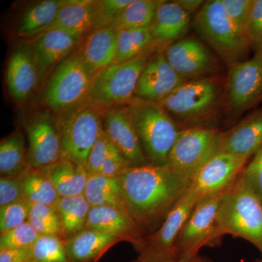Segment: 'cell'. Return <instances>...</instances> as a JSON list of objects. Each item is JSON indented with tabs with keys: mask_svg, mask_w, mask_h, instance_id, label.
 I'll list each match as a JSON object with an SVG mask.
<instances>
[{
	"mask_svg": "<svg viewBox=\"0 0 262 262\" xmlns=\"http://www.w3.org/2000/svg\"><path fill=\"white\" fill-rule=\"evenodd\" d=\"M224 192L203 196L196 203L176 242L177 260L192 259L199 256L202 248L214 246L220 242L216 217Z\"/></svg>",
	"mask_w": 262,
	"mask_h": 262,
	"instance_id": "9c48e42d",
	"label": "cell"
},
{
	"mask_svg": "<svg viewBox=\"0 0 262 262\" xmlns=\"http://www.w3.org/2000/svg\"><path fill=\"white\" fill-rule=\"evenodd\" d=\"M185 81L172 68L164 52L160 51L151 57L143 71L136 88L135 97L159 102Z\"/></svg>",
	"mask_w": 262,
	"mask_h": 262,
	"instance_id": "2e32d148",
	"label": "cell"
},
{
	"mask_svg": "<svg viewBox=\"0 0 262 262\" xmlns=\"http://www.w3.org/2000/svg\"><path fill=\"white\" fill-rule=\"evenodd\" d=\"M250 47L254 52L262 50V0H253L247 29Z\"/></svg>",
	"mask_w": 262,
	"mask_h": 262,
	"instance_id": "60d3db41",
	"label": "cell"
},
{
	"mask_svg": "<svg viewBox=\"0 0 262 262\" xmlns=\"http://www.w3.org/2000/svg\"><path fill=\"white\" fill-rule=\"evenodd\" d=\"M101 108L85 101L57 113L62 158L86 167L90 151L103 130Z\"/></svg>",
	"mask_w": 262,
	"mask_h": 262,
	"instance_id": "277c9868",
	"label": "cell"
},
{
	"mask_svg": "<svg viewBox=\"0 0 262 262\" xmlns=\"http://www.w3.org/2000/svg\"><path fill=\"white\" fill-rule=\"evenodd\" d=\"M260 262H262V259L261 260V261H260Z\"/></svg>",
	"mask_w": 262,
	"mask_h": 262,
	"instance_id": "c3c4849f",
	"label": "cell"
},
{
	"mask_svg": "<svg viewBox=\"0 0 262 262\" xmlns=\"http://www.w3.org/2000/svg\"><path fill=\"white\" fill-rule=\"evenodd\" d=\"M21 177L0 179V208L24 199Z\"/></svg>",
	"mask_w": 262,
	"mask_h": 262,
	"instance_id": "7bdbcfd3",
	"label": "cell"
},
{
	"mask_svg": "<svg viewBox=\"0 0 262 262\" xmlns=\"http://www.w3.org/2000/svg\"><path fill=\"white\" fill-rule=\"evenodd\" d=\"M262 146V107L222 133L220 151L248 160Z\"/></svg>",
	"mask_w": 262,
	"mask_h": 262,
	"instance_id": "44dd1931",
	"label": "cell"
},
{
	"mask_svg": "<svg viewBox=\"0 0 262 262\" xmlns=\"http://www.w3.org/2000/svg\"><path fill=\"white\" fill-rule=\"evenodd\" d=\"M80 42V39L73 36L56 29L39 34L32 45V48L39 82L72 53Z\"/></svg>",
	"mask_w": 262,
	"mask_h": 262,
	"instance_id": "d6986e66",
	"label": "cell"
},
{
	"mask_svg": "<svg viewBox=\"0 0 262 262\" xmlns=\"http://www.w3.org/2000/svg\"><path fill=\"white\" fill-rule=\"evenodd\" d=\"M98 72L92 70L78 49L71 53L54 70L45 89V103L58 113L88 101Z\"/></svg>",
	"mask_w": 262,
	"mask_h": 262,
	"instance_id": "5b68a950",
	"label": "cell"
},
{
	"mask_svg": "<svg viewBox=\"0 0 262 262\" xmlns=\"http://www.w3.org/2000/svg\"><path fill=\"white\" fill-rule=\"evenodd\" d=\"M31 203L25 199L0 208V233H7L28 222Z\"/></svg>",
	"mask_w": 262,
	"mask_h": 262,
	"instance_id": "8d00e7d4",
	"label": "cell"
},
{
	"mask_svg": "<svg viewBox=\"0 0 262 262\" xmlns=\"http://www.w3.org/2000/svg\"><path fill=\"white\" fill-rule=\"evenodd\" d=\"M0 262H33L32 248L0 250Z\"/></svg>",
	"mask_w": 262,
	"mask_h": 262,
	"instance_id": "f6af8a7d",
	"label": "cell"
},
{
	"mask_svg": "<svg viewBox=\"0 0 262 262\" xmlns=\"http://www.w3.org/2000/svg\"><path fill=\"white\" fill-rule=\"evenodd\" d=\"M160 1L133 0L113 25L115 31L149 28L152 25Z\"/></svg>",
	"mask_w": 262,
	"mask_h": 262,
	"instance_id": "1f68e13d",
	"label": "cell"
},
{
	"mask_svg": "<svg viewBox=\"0 0 262 262\" xmlns=\"http://www.w3.org/2000/svg\"><path fill=\"white\" fill-rule=\"evenodd\" d=\"M55 208L61 218L62 238L64 241L85 229L91 206L84 194L60 198Z\"/></svg>",
	"mask_w": 262,
	"mask_h": 262,
	"instance_id": "83f0119b",
	"label": "cell"
},
{
	"mask_svg": "<svg viewBox=\"0 0 262 262\" xmlns=\"http://www.w3.org/2000/svg\"><path fill=\"white\" fill-rule=\"evenodd\" d=\"M155 48L153 45L135 58L113 63L98 72L88 101L101 108L130 103L135 98L138 82Z\"/></svg>",
	"mask_w": 262,
	"mask_h": 262,
	"instance_id": "8992f818",
	"label": "cell"
},
{
	"mask_svg": "<svg viewBox=\"0 0 262 262\" xmlns=\"http://www.w3.org/2000/svg\"><path fill=\"white\" fill-rule=\"evenodd\" d=\"M28 139L29 168L43 169L62 158L61 140L56 116L50 112L34 113L24 125Z\"/></svg>",
	"mask_w": 262,
	"mask_h": 262,
	"instance_id": "4fadbf2b",
	"label": "cell"
},
{
	"mask_svg": "<svg viewBox=\"0 0 262 262\" xmlns=\"http://www.w3.org/2000/svg\"><path fill=\"white\" fill-rule=\"evenodd\" d=\"M189 24L190 15L175 1H160L151 26L154 45L170 46L177 42L187 32Z\"/></svg>",
	"mask_w": 262,
	"mask_h": 262,
	"instance_id": "7402d4cb",
	"label": "cell"
},
{
	"mask_svg": "<svg viewBox=\"0 0 262 262\" xmlns=\"http://www.w3.org/2000/svg\"><path fill=\"white\" fill-rule=\"evenodd\" d=\"M222 134L205 126L180 130L166 163L179 175L192 179L205 163L220 152Z\"/></svg>",
	"mask_w": 262,
	"mask_h": 262,
	"instance_id": "30bf717a",
	"label": "cell"
},
{
	"mask_svg": "<svg viewBox=\"0 0 262 262\" xmlns=\"http://www.w3.org/2000/svg\"><path fill=\"white\" fill-rule=\"evenodd\" d=\"M133 0H101L96 1L92 30L112 27Z\"/></svg>",
	"mask_w": 262,
	"mask_h": 262,
	"instance_id": "d590c367",
	"label": "cell"
},
{
	"mask_svg": "<svg viewBox=\"0 0 262 262\" xmlns=\"http://www.w3.org/2000/svg\"><path fill=\"white\" fill-rule=\"evenodd\" d=\"M149 163L163 165L180 130L160 103L134 98L125 106Z\"/></svg>",
	"mask_w": 262,
	"mask_h": 262,
	"instance_id": "3957f363",
	"label": "cell"
},
{
	"mask_svg": "<svg viewBox=\"0 0 262 262\" xmlns=\"http://www.w3.org/2000/svg\"><path fill=\"white\" fill-rule=\"evenodd\" d=\"M226 98L235 115L262 103V50L247 61L229 63Z\"/></svg>",
	"mask_w": 262,
	"mask_h": 262,
	"instance_id": "7c38bea8",
	"label": "cell"
},
{
	"mask_svg": "<svg viewBox=\"0 0 262 262\" xmlns=\"http://www.w3.org/2000/svg\"><path fill=\"white\" fill-rule=\"evenodd\" d=\"M63 0H46L29 8L19 24L20 37H32L46 32L56 19Z\"/></svg>",
	"mask_w": 262,
	"mask_h": 262,
	"instance_id": "f546056e",
	"label": "cell"
},
{
	"mask_svg": "<svg viewBox=\"0 0 262 262\" xmlns=\"http://www.w3.org/2000/svg\"><path fill=\"white\" fill-rule=\"evenodd\" d=\"M32 250L33 262H70L64 239L58 236H39Z\"/></svg>",
	"mask_w": 262,
	"mask_h": 262,
	"instance_id": "e575fe53",
	"label": "cell"
},
{
	"mask_svg": "<svg viewBox=\"0 0 262 262\" xmlns=\"http://www.w3.org/2000/svg\"><path fill=\"white\" fill-rule=\"evenodd\" d=\"M130 167V164L120 151H117L106 160L97 173L106 177H118Z\"/></svg>",
	"mask_w": 262,
	"mask_h": 262,
	"instance_id": "ee69618b",
	"label": "cell"
},
{
	"mask_svg": "<svg viewBox=\"0 0 262 262\" xmlns=\"http://www.w3.org/2000/svg\"><path fill=\"white\" fill-rule=\"evenodd\" d=\"M29 168L24 136L20 131H16L1 141V177H21Z\"/></svg>",
	"mask_w": 262,
	"mask_h": 262,
	"instance_id": "4316f807",
	"label": "cell"
},
{
	"mask_svg": "<svg viewBox=\"0 0 262 262\" xmlns=\"http://www.w3.org/2000/svg\"><path fill=\"white\" fill-rule=\"evenodd\" d=\"M28 222L39 235L58 236L62 238L61 218L54 206L31 205Z\"/></svg>",
	"mask_w": 262,
	"mask_h": 262,
	"instance_id": "836d02e7",
	"label": "cell"
},
{
	"mask_svg": "<svg viewBox=\"0 0 262 262\" xmlns=\"http://www.w3.org/2000/svg\"><path fill=\"white\" fill-rule=\"evenodd\" d=\"M247 162L236 155L220 151L193 176L189 189L200 198L223 192L242 173Z\"/></svg>",
	"mask_w": 262,
	"mask_h": 262,
	"instance_id": "5bb4252c",
	"label": "cell"
},
{
	"mask_svg": "<svg viewBox=\"0 0 262 262\" xmlns=\"http://www.w3.org/2000/svg\"><path fill=\"white\" fill-rule=\"evenodd\" d=\"M24 198L31 204L56 206L60 196L43 169L29 168L21 177Z\"/></svg>",
	"mask_w": 262,
	"mask_h": 262,
	"instance_id": "4dcf8cb0",
	"label": "cell"
},
{
	"mask_svg": "<svg viewBox=\"0 0 262 262\" xmlns=\"http://www.w3.org/2000/svg\"><path fill=\"white\" fill-rule=\"evenodd\" d=\"M96 3L93 0H63L56 19L46 31H63L82 41L92 30Z\"/></svg>",
	"mask_w": 262,
	"mask_h": 262,
	"instance_id": "603a6c76",
	"label": "cell"
},
{
	"mask_svg": "<svg viewBox=\"0 0 262 262\" xmlns=\"http://www.w3.org/2000/svg\"><path fill=\"white\" fill-rule=\"evenodd\" d=\"M8 91L15 101H27L39 83V74L32 46L22 45L13 51L6 72Z\"/></svg>",
	"mask_w": 262,
	"mask_h": 262,
	"instance_id": "ffe728a7",
	"label": "cell"
},
{
	"mask_svg": "<svg viewBox=\"0 0 262 262\" xmlns=\"http://www.w3.org/2000/svg\"><path fill=\"white\" fill-rule=\"evenodd\" d=\"M175 2L189 15L201 10L205 3L202 0H177Z\"/></svg>",
	"mask_w": 262,
	"mask_h": 262,
	"instance_id": "bcb514c9",
	"label": "cell"
},
{
	"mask_svg": "<svg viewBox=\"0 0 262 262\" xmlns=\"http://www.w3.org/2000/svg\"><path fill=\"white\" fill-rule=\"evenodd\" d=\"M118 179L124 206L146 232L163 223L191 184L167 163L131 166Z\"/></svg>",
	"mask_w": 262,
	"mask_h": 262,
	"instance_id": "6da1fadb",
	"label": "cell"
},
{
	"mask_svg": "<svg viewBox=\"0 0 262 262\" xmlns=\"http://www.w3.org/2000/svg\"><path fill=\"white\" fill-rule=\"evenodd\" d=\"M43 170L51 179L60 198L84 194L89 175L84 165L61 158Z\"/></svg>",
	"mask_w": 262,
	"mask_h": 262,
	"instance_id": "484cf974",
	"label": "cell"
},
{
	"mask_svg": "<svg viewBox=\"0 0 262 262\" xmlns=\"http://www.w3.org/2000/svg\"><path fill=\"white\" fill-rule=\"evenodd\" d=\"M241 175L262 200V146L255 153Z\"/></svg>",
	"mask_w": 262,
	"mask_h": 262,
	"instance_id": "b9f144b4",
	"label": "cell"
},
{
	"mask_svg": "<svg viewBox=\"0 0 262 262\" xmlns=\"http://www.w3.org/2000/svg\"><path fill=\"white\" fill-rule=\"evenodd\" d=\"M85 229H96L116 236L140 247L146 232L126 210L111 206L91 207Z\"/></svg>",
	"mask_w": 262,
	"mask_h": 262,
	"instance_id": "e0dca14e",
	"label": "cell"
},
{
	"mask_svg": "<svg viewBox=\"0 0 262 262\" xmlns=\"http://www.w3.org/2000/svg\"><path fill=\"white\" fill-rule=\"evenodd\" d=\"M117 32V54L114 63L132 59L154 45L151 27L124 29Z\"/></svg>",
	"mask_w": 262,
	"mask_h": 262,
	"instance_id": "d6a6232c",
	"label": "cell"
},
{
	"mask_svg": "<svg viewBox=\"0 0 262 262\" xmlns=\"http://www.w3.org/2000/svg\"><path fill=\"white\" fill-rule=\"evenodd\" d=\"M119 151L114 145L104 130L100 134L98 140L90 151L86 168L89 173H97L103 164L112 155Z\"/></svg>",
	"mask_w": 262,
	"mask_h": 262,
	"instance_id": "f35d334b",
	"label": "cell"
},
{
	"mask_svg": "<svg viewBox=\"0 0 262 262\" xmlns=\"http://www.w3.org/2000/svg\"><path fill=\"white\" fill-rule=\"evenodd\" d=\"M194 24L200 35L229 63L237 61L251 48L231 21L222 0L205 2Z\"/></svg>",
	"mask_w": 262,
	"mask_h": 262,
	"instance_id": "ba28073f",
	"label": "cell"
},
{
	"mask_svg": "<svg viewBox=\"0 0 262 262\" xmlns=\"http://www.w3.org/2000/svg\"><path fill=\"white\" fill-rule=\"evenodd\" d=\"M103 127L114 145L131 166L149 163L125 107L106 112L103 115Z\"/></svg>",
	"mask_w": 262,
	"mask_h": 262,
	"instance_id": "ac0fdd59",
	"label": "cell"
},
{
	"mask_svg": "<svg viewBox=\"0 0 262 262\" xmlns=\"http://www.w3.org/2000/svg\"><path fill=\"white\" fill-rule=\"evenodd\" d=\"M222 93L223 86L218 79H196L185 81L158 103L173 120L198 124L211 116L220 103Z\"/></svg>",
	"mask_w": 262,
	"mask_h": 262,
	"instance_id": "52a82bcc",
	"label": "cell"
},
{
	"mask_svg": "<svg viewBox=\"0 0 262 262\" xmlns=\"http://www.w3.org/2000/svg\"><path fill=\"white\" fill-rule=\"evenodd\" d=\"M222 3L234 27L247 39L248 22L253 0H222Z\"/></svg>",
	"mask_w": 262,
	"mask_h": 262,
	"instance_id": "ab89813d",
	"label": "cell"
},
{
	"mask_svg": "<svg viewBox=\"0 0 262 262\" xmlns=\"http://www.w3.org/2000/svg\"><path fill=\"white\" fill-rule=\"evenodd\" d=\"M122 241L112 234L84 229L70 238L64 244L70 262H97L112 246Z\"/></svg>",
	"mask_w": 262,
	"mask_h": 262,
	"instance_id": "cb8c5ba5",
	"label": "cell"
},
{
	"mask_svg": "<svg viewBox=\"0 0 262 262\" xmlns=\"http://www.w3.org/2000/svg\"><path fill=\"white\" fill-rule=\"evenodd\" d=\"M201 198L190 189L170 210L159 229L146 234L140 247L138 248V260L160 262L173 261L176 258V242L183 226Z\"/></svg>",
	"mask_w": 262,
	"mask_h": 262,
	"instance_id": "8fae6325",
	"label": "cell"
},
{
	"mask_svg": "<svg viewBox=\"0 0 262 262\" xmlns=\"http://www.w3.org/2000/svg\"><path fill=\"white\" fill-rule=\"evenodd\" d=\"M216 228L220 237L231 234L246 239L262 255V200L241 174L222 194Z\"/></svg>",
	"mask_w": 262,
	"mask_h": 262,
	"instance_id": "7a4b0ae2",
	"label": "cell"
},
{
	"mask_svg": "<svg viewBox=\"0 0 262 262\" xmlns=\"http://www.w3.org/2000/svg\"><path fill=\"white\" fill-rule=\"evenodd\" d=\"M29 222L13 230L1 234L0 250L12 248H32L39 237Z\"/></svg>",
	"mask_w": 262,
	"mask_h": 262,
	"instance_id": "74e56055",
	"label": "cell"
},
{
	"mask_svg": "<svg viewBox=\"0 0 262 262\" xmlns=\"http://www.w3.org/2000/svg\"><path fill=\"white\" fill-rule=\"evenodd\" d=\"M134 262H151V261H140V260H136V261ZM160 262H213L208 258L202 257V256H198L196 257L192 258L189 260H173V261H160Z\"/></svg>",
	"mask_w": 262,
	"mask_h": 262,
	"instance_id": "7dc6e473",
	"label": "cell"
},
{
	"mask_svg": "<svg viewBox=\"0 0 262 262\" xmlns=\"http://www.w3.org/2000/svg\"><path fill=\"white\" fill-rule=\"evenodd\" d=\"M117 32L113 27L91 32L78 48L92 70L100 72L113 64L117 54Z\"/></svg>",
	"mask_w": 262,
	"mask_h": 262,
	"instance_id": "d4e9b609",
	"label": "cell"
},
{
	"mask_svg": "<svg viewBox=\"0 0 262 262\" xmlns=\"http://www.w3.org/2000/svg\"><path fill=\"white\" fill-rule=\"evenodd\" d=\"M84 196L91 207L111 206L126 210L122 203L118 177L89 173Z\"/></svg>",
	"mask_w": 262,
	"mask_h": 262,
	"instance_id": "f1b7e54d",
	"label": "cell"
},
{
	"mask_svg": "<svg viewBox=\"0 0 262 262\" xmlns=\"http://www.w3.org/2000/svg\"><path fill=\"white\" fill-rule=\"evenodd\" d=\"M163 52L172 68L184 80L206 75L214 66L211 52L195 38L179 39Z\"/></svg>",
	"mask_w": 262,
	"mask_h": 262,
	"instance_id": "9a60e30c",
	"label": "cell"
}]
</instances>
